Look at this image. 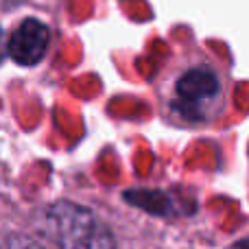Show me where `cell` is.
<instances>
[{
  "mask_svg": "<svg viewBox=\"0 0 249 249\" xmlns=\"http://www.w3.org/2000/svg\"><path fill=\"white\" fill-rule=\"evenodd\" d=\"M4 55H7V44H4V33H2V29H0V61H2Z\"/></svg>",
  "mask_w": 249,
  "mask_h": 249,
  "instance_id": "obj_4",
  "label": "cell"
},
{
  "mask_svg": "<svg viewBox=\"0 0 249 249\" xmlns=\"http://www.w3.org/2000/svg\"><path fill=\"white\" fill-rule=\"evenodd\" d=\"M44 232L59 249H116L112 230L72 201H57L44 212Z\"/></svg>",
  "mask_w": 249,
  "mask_h": 249,
  "instance_id": "obj_1",
  "label": "cell"
},
{
  "mask_svg": "<svg viewBox=\"0 0 249 249\" xmlns=\"http://www.w3.org/2000/svg\"><path fill=\"white\" fill-rule=\"evenodd\" d=\"M51 42V31L39 20H24L7 42V53L13 57V61L22 66H33L42 61V57L48 51Z\"/></svg>",
  "mask_w": 249,
  "mask_h": 249,
  "instance_id": "obj_2",
  "label": "cell"
},
{
  "mask_svg": "<svg viewBox=\"0 0 249 249\" xmlns=\"http://www.w3.org/2000/svg\"><path fill=\"white\" fill-rule=\"evenodd\" d=\"M177 99L184 109H197L219 94V79L208 68H193L181 74L175 86Z\"/></svg>",
  "mask_w": 249,
  "mask_h": 249,
  "instance_id": "obj_3",
  "label": "cell"
}]
</instances>
